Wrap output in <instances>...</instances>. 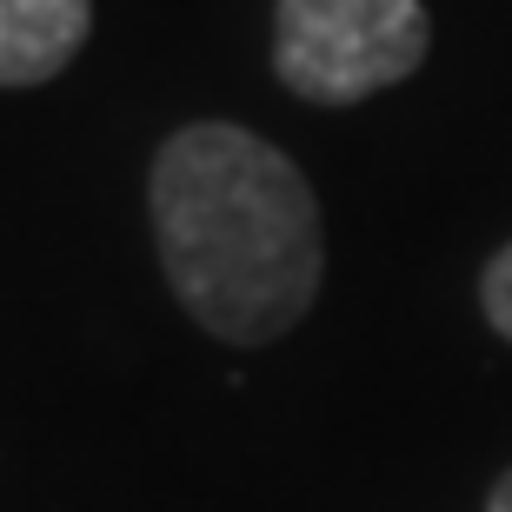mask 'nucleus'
Segmentation results:
<instances>
[{
	"label": "nucleus",
	"mask_w": 512,
	"mask_h": 512,
	"mask_svg": "<svg viewBox=\"0 0 512 512\" xmlns=\"http://www.w3.org/2000/svg\"><path fill=\"white\" fill-rule=\"evenodd\" d=\"M479 300H486V320L512 340V247H499L486 260V280H479Z\"/></svg>",
	"instance_id": "4"
},
{
	"label": "nucleus",
	"mask_w": 512,
	"mask_h": 512,
	"mask_svg": "<svg viewBox=\"0 0 512 512\" xmlns=\"http://www.w3.org/2000/svg\"><path fill=\"white\" fill-rule=\"evenodd\" d=\"M147 207L173 300L213 340L266 346L306 320L326 273L320 200L273 140L233 120L167 133Z\"/></svg>",
	"instance_id": "1"
},
{
	"label": "nucleus",
	"mask_w": 512,
	"mask_h": 512,
	"mask_svg": "<svg viewBox=\"0 0 512 512\" xmlns=\"http://www.w3.org/2000/svg\"><path fill=\"white\" fill-rule=\"evenodd\" d=\"M486 512H512V473L493 486V499H486Z\"/></svg>",
	"instance_id": "5"
},
{
	"label": "nucleus",
	"mask_w": 512,
	"mask_h": 512,
	"mask_svg": "<svg viewBox=\"0 0 512 512\" xmlns=\"http://www.w3.org/2000/svg\"><path fill=\"white\" fill-rule=\"evenodd\" d=\"M433 47L419 0H273V74L313 107L386 94Z\"/></svg>",
	"instance_id": "2"
},
{
	"label": "nucleus",
	"mask_w": 512,
	"mask_h": 512,
	"mask_svg": "<svg viewBox=\"0 0 512 512\" xmlns=\"http://www.w3.org/2000/svg\"><path fill=\"white\" fill-rule=\"evenodd\" d=\"M94 34V0H0V87H47Z\"/></svg>",
	"instance_id": "3"
}]
</instances>
